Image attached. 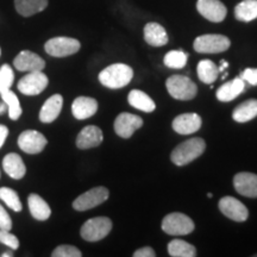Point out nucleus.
Returning a JSON list of instances; mask_svg holds the SVG:
<instances>
[{"mask_svg": "<svg viewBox=\"0 0 257 257\" xmlns=\"http://www.w3.org/2000/svg\"><path fill=\"white\" fill-rule=\"evenodd\" d=\"M112 230V221L107 217H95L82 225L80 234L87 242H98L104 239Z\"/></svg>", "mask_w": 257, "mask_h": 257, "instance_id": "20e7f679", "label": "nucleus"}, {"mask_svg": "<svg viewBox=\"0 0 257 257\" xmlns=\"http://www.w3.org/2000/svg\"><path fill=\"white\" fill-rule=\"evenodd\" d=\"M219 68L211 60H201L198 64V76L200 81L212 85L219 76Z\"/></svg>", "mask_w": 257, "mask_h": 257, "instance_id": "cd10ccee", "label": "nucleus"}, {"mask_svg": "<svg viewBox=\"0 0 257 257\" xmlns=\"http://www.w3.org/2000/svg\"><path fill=\"white\" fill-rule=\"evenodd\" d=\"M63 98L61 94L51 95L48 100L44 102L40 111V120L42 123H51L59 117L62 110Z\"/></svg>", "mask_w": 257, "mask_h": 257, "instance_id": "6ab92c4d", "label": "nucleus"}, {"mask_svg": "<svg viewBox=\"0 0 257 257\" xmlns=\"http://www.w3.org/2000/svg\"><path fill=\"white\" fill-rule=\"evenodd\" d=\"M257 117V99H249L237 106L232 112L233 120L237 123H246Z\"/></svg>", "mask_w": 257, "mask_h": 257, "instance_id": "b1692460", "label": "nucleus"}, {"mask_svg": "<svg viewBox=\"0 0 257 257\" xmlns=\"http://www.w3.org/2000/svg\"><path fill=\"white\" fill-rule=\"evenodd\" d=\"M231 46L229 38L224 35H202L195 38L194 50L200 54H219L226 51Z\"/></svg>", "mask_w": 257, "mask_h": 257, "instance_id": "39448f33", "label": "nucleus"}, {"mask_svg": "<svg viewBox=\"0 0 257 257\" xmlns=\"http://www.w3.org/2000/svg\"><path fill=\"white\" fill-rule=\"evenodd\" d=\"M195 225L188 216L184 213H169L162 220V230L170 236H185L194 230Z\"/></svg>", "mask_w": 257, "mask_h": 257, "instance_id": "423d86ee", "label": "nucleus"}, {"mask_svg": "<svg viewBox=\"0 0 257 257\" xmlns=\"http://www.w3.org/2000/svg\"><path fill=\"white\" fill-rule=\"evenodd\" d=\"M14 256V253L12 252H4V253H2V257H12Z\"/></svg>", "mask_w": 257, "mask_h": 257, "instance_id": "79ce46f5", "label": "nucleus"}, {"mask_svg": "<svg viewBox=\"0 0 257 257\" xmlns=\"http://www.w3.org/2000/svg\"><path fill=\"white\" fill-rule=\"evenodd\" d=\"M9 136V128L5 125L0 124V148L4 146L6 138Z\"/></svg>", "mask_w": 257, "mask_h": 257, "instance_id": "58836bf2", "label": "nucleus"}, {"mask_svg": "<svg viewBox=\"0 0 257 257\" xmlns=\"http://www.w3.org/2000/svg\"><path fill=\"white\" fill-rule=\"evenodd\" d=\"M81 48L78 40L72 37H54L47 41L44 49L47 54L54 57H67L76 54Z\"/></svg>", "mask_w": 257, "mask_h": 257, "instance_id": "0eeeda50", "label": "nucleus"}, {"mask_svg": "<svg viewBox=\"0 0 257 257\" xmlns=\"http://www.w3.org/2000/svg\"><path fill=\"white\" fill-rule=\"evenodd\" d=\"M219 210L225 217L238 223L245 221L249 217L248 208L244 206L243 202L233 197L221 198L219 200Z\"/></svg>", "mask_w": 257, "mask_h": 257, "instance_id": "9b49d317", "label": "nucleus"}, {"mask_svg": "<svg viewBox=\"0 0 257 257\" xmlns=\"http://www.w3.org/2000/svg\"><path fill=\"white\" fill-rule=\"evenodd\" d=\"M201 127V118L197 113L180 114L173 120V128L180 135H192Z\"/></svg>", "mask_w": 257, "mask_h": 257, "instance_id": "f3484780", "label": "nucleus"}, {"mask_svg": "<svg viewBox=\"0 0 257 257\" xmlns=\"http://www.w3.org/2000/svg\"><path fill=\"white\" fill-rule=\"evenodd\" d=\"M0 229L9 231L12 229V219L3 205H0Z\"/></svg>", "mask_w": 257, "mask_h": 257, "instance_id": "e433bc0d", "label": "nucleus"}, {"mask_svg": "<svg viewBox=\"0 0 257 257\" xmlns=\"http://www.w3.org/2000/svg\"><path fill=\"white\" fill-rule=\"evenodd\" d=\"M243 81H246L249 85L257 86V68L244 69L239 76Z\"/></svg>", "mask_w": 257, "mask_h": 257, "instance_id": "c9c22d12", "label": "nucleus"}, {"mask_svg": "<svg viewBox=\"0 0 257 257\" xmlns=\"http://www.w3.org/2000/svg\"><path fill=\"white\" fill-rule=\"evenodd\" d=\"M237 21L249 23L257 18V0H243L234 8Z\"/></svg>", "mask_w": 257, "mask_h": 257, "instance_id": "bb28decb", "label": "nucleus"}, {"mask_svg": "<svg viewBox=\"0 0 257 257\" xmlns=\"http://www.w3.org/2000/svg\"><path fill=\"white\" fill-rule=\"evenodd\" d=\"M0 200L5 202L8 206L15 212H21L23 208L21 199H19L18 193L15 189L9 187L0 188Z\"/></svg>", "mask_w": 257, "mask_h": 257, "instance_id": "2f4dec72", "label": "nucleus"}, {"mask_svg": "<svg viewBox=\"0 0 257 257\" xmlns=\"http://www.w3.org/2000/svg\"><path fill=\"white\" fill-rule=\"evenodd\" d=\"M14 64L19 72H41L46 67V61L30 50H23L16 56Z\"/></svg>", "mask_w": 257, "mask_h": 257, "instance_id": "4468645a", "label": "nucleus"}, {"mask_svg": "<svg viewBox=\"0 0 257 257\" xmlns=\"http://www.w3.org/2000/svg\"><path fill=\"white\" fill-rule=\"evenodd\" d=\"M168 252L173 257H195L197 249L191 243L181 239H174L168 244Z\"/></svg>", "mask_w": 257, "mask_h": 257, "instance_id": "c85d7f7f", "label": "nucleus"}, {"mask_svg": "<svg viewBox=\"0 0 257 257\" xmlns=\"http://www.w3.org/2000/svg\"><path fill=\"white\" fill-rule=\"evenodd\" d=\"M237 193L246 198H257V175L253 173H238L233 178Z\"/></svg>", "mask_w": 257, "mask_h": 257, "instance_id": "2eb2a0df", "label": "nucleus"}, {"mask_svg": "<svg viewBox=\"0 0 257 257\" xmlns=\"http://www.w3.org/2000/svg\"><path fill=\"white\" fill-rule=\"evenodd\" d=\"M245 88V81H243L240 78L233 79L232 81L225 82L221 85L217 91V98L219 101H231L236 99L239 94H242Z\"/></svg>", "mask_w": 257, "mask_h": 257, "instance_id": "4be33fe9", "label": "nucleus"}, {"mask_svg": "<svg viewBox=\"0 0 257 257\" xmlns=\"http://www.w3.org/2000/svg\"><path fill=\"white\" fill-rule=\"evenodd\" d=\"M104 140L102 131L94 125H88L83 127L76 137V147L79 149H91V148L99 147Z\"/></svg>", "mask_w": 257, "mask_h": 257, "instance_id": "dca6fc26", "label": "nucleus"}, {"mask_svg": "<svg viewBox=\"0 0 257 257\" xmlns=\"http://www.w3.org/2000/svg\"><path fill=\"white\" fill-rule=\"evenodd\" d=\"M212 197H213V195H212V193H208V194H207V198H212Z\"/></svg>", "mask_w": 257, "mask_h": 257, "instance_id": "37998d69", "label": "nucleus"}, {"mask_svg": "<svg viewBox=\"0 0 257 257\" xmlns=\"http://www.w3.org/2000/svg\"><path fill=\"white\" fill-rule=\"evenodd\" d=\"M0 243L5 244L12 250H17L19 248V240L15 234L10 233L9 230L0 229Z\"/></svg>", "mask_w": 257, "mask_h": 257, "instance_id": "f704fd0d", "label": "nucleus"}, {"mask_svg": "<svg viewBox=\"0 0 257 257\" xmlns=\"http://www.w3.org/2000/svg\"><path fill=\"white\" fill-rule=\"evenodd\" d=\"M0 95H2L3 101H4L6 106H8L9 117L11 118L12 120L19 119L23 110H22L21 102H19V99L18 96L16 95V93L12 92L11 89H6V91L0 93Z\"/></svg>", "mask_w": 257, "mask_h": 257, "instance_id": "c756f323", "label": "nucleus"}, {"mask_svg": "<svg viewBox=\"0 0 257 257\" xmlns=\"http://www.w3.org/2000/svg\"><path fill=\"white\" fill-rule=\"evenodd\" d=\"M227 67H229V63H227L225 60H221L220 67H219V72H225V69H226Z\"/></svg>", "mask_w": 257, "mask_h": 257, "instance_id": "ea45409f", "label": "nucleus"}, {"mask_svg": "<svg viewBox=\"0 0 257 257\" xmlns=\"http://www.w3.org/2000/svg\"><path fill=\"white\" fill-rule=\"evenodd\" d=\"M188 55L184 50H172L166 54L163 62L168 68L182 69L187 64Z\"/></svg>", "mask_w": 257, "mask_h": 257, "instance_id": "7c9ffc66", "label": "nucleus"}, {"mask_svg": "<svg viewBox=\"0 0 257 257\" xmlns=\"http://www.w3.org/2000/svg\"><path fill=\"white\" fill-rule=\"evenodd\" d=\"M3 168L10 178L19 180L23 179L25 173H27V167H25L23 160L18 154L11 153L8 154L3 160Z\"/></svg>", "mask_w": 257, "mask_h": 257, "instance_id": "412c9836", "label": "nucleus"}, {"mask_svg": "<svg viewBox=\"0 0 257 257\" xmlns=\"http://www.w3.org/2000/svg\"><path fill=\"white\" fill-rule=\"evenodd\" d=\"M156 252L155 250L150 246H144V248H141L136 250L134 252V257H155Z\"/></svg>", "mask_w": 257, "mask_h": 257, "instance_id": "4c0bfd02", "label": "nucleus"}, {"mask_svg": "<svg viewBox=\"0 0 257 257\" xmlns=\"http://www.w3.org/2000/svg\"><path fill=\"white\" fill-rule=\"evenodd\" d=\"M15 6L19 15L31 17L47 9L48 0H15Z\"/></svg>", "mask_w": 257, "mask_h": 257, "instance_id": "a878e982", "label": "nucleus"}, {"mask_svg": "<svg viewBox=\"0 0 257 257\" xmlns=\"http://www.w3.org/2000/svg\"><path fill=\"white\" fill-rule=\"evenodd\" d=\"M197 10L202 17L212 23H220L227 15L226 6L220 0H198Z\"/></svg>", "mask_w": 257, "mask_h": 257, "instance_id": "f8f14e48", "label": "nucleus"}, {"mask_svg": "<svg viewBox=\"0 0 257 257\" xmlns=\"http://www.w3.org/2000/svg\"><path fill=\"white\" fill-rule=\"evenodd\" d=\"M144 40L152 47H163L168 43V35L162 25L152 22L144 27Z\"/></svg>", "mask_w": 257, "mask_h": 257, "instance_id": "aec40b11", "label": "nucleus"}, {"mask_svg": "<svg viewBox=\"0 0 257 257\" xmlns=\"http://www.w3.org/2000/svg\"><path fill=\"white\" fill-rule=\"evenodd\" d=\"M98 111V101L89 96H79L72 104V113L76 119H88Z\"/></svg>", "mask_w": 257, "mask_h": 257, "instance_id": "a211bd4d", "label": "nucleus"}, {"mask_svg": "<svg viewBox=\"0 0 257 257\" xmlns=\"http://www.w3.org/2000/svg\"><path fill=\"white\" fill-rule=\"evenodd\" d=\"M15 81V73L9 64L0 67V93L11 88Z\"/></svg>", "mask_w": 257, "mask_h": 257, "instance_id": "473e14b6", "label": "nucleus"}, {"mask_svg": "<svg viewBox=\"0 0 257 257\" xmlns=\"http://www.w3.org/2000/svg\"><path fill=\"white\" fill-rule=\"evenodd\" d=\"M48 141L43 134L36 130L23 131L18 137V146L24 153L30 155H36L44 150Z\"/></svg>", "mask_w": 257, "mask_h": 257, "instance_id": "9d476101", "label": "nucleus"}, {"mask_svg": "<svg viewBox=\"0 0 257 257\" xmlns=\"http://www.w3.org/2000/svg\"><path fill=\"white\" fill-rule=\"evenodd\" d=\"M169 94L178 100H192L198 93V87L185 75H173L166 82Z\"/></svg>", "mask_w": 257, "mask_h": 257, "instance_id": "7ed1b4c3", "label": "nucleus"}, {"mask_svg": "<svg viewBox=\"0 0 257 257\" xmlns=\"http://www.w3.org/2000/svg\"><path fill=\"white\" fill-rule=\"evenodd\" d=\"M53 257H81L82 253L76 246L68 245V244H64V245H60L51 252Z\"/></svg>", "mask_w": 257, "mask_h": 257, "instance_id": "72a5a7b5", "label": "nucleus"}, {"mask_svg": "<svg viewBox=\"0 0 257 257\" xmlns=\"http://www.w3.org/2000/svg\"><path fill=\"white\" fill-rule=\"evenodd\" d=\"M8 110V106H6V104L4 101L2 102V104H0V114H3L4 113V112Z\"/></svg>", "mask_w": 257, "mask_h": 257, "instance_id": "a19ab883", "label": "nucleus"}, {"mask_svg": "<svg viewBox=\"0 0 257 257\" xmlns=\"http://www.w3.org/2000/svg\"><path fill=\"white\" fill-rule=\"evenodd\" d=\"M127 100L128 104L133 107L143 112H153L156 108V105L153 99L147 93L140 91V89H133L128 93Z\"/></svg>", "mask_w": 257, "mask_h": 257, "instance_id": "393cba45", "label": "nucleus"}, {"mask_svg": "<svg viewBox=\"0 0 257 257\" xmlns=\"http://www.w3.org/2000/svg\"><path fill=\"white\" fill-rule=\"evenodd\" d=\"M0 56H2V49H0Z\"/></svg>", "mask_w": 257, "mask_h": 257, "instance_id": "c03bdc74", "label": "nucleus"}, {"mask_svg": "<svg viewBox=\"0 0 257 257\" xmlns=\"http://www.w3.org/2000/svg\"><path fill=\"white\" fill-rule=\"evenodd\" d=\"M134 70L130 66L124 63H114L106 67L99 74V81L105 87L119 89L127 86L133 80Z\"/></svg>", "mask_w": 257, "mask_h": 257, "instance_id": "f257e3e1", "label": "nucleus"}, {"mask_svg": "<svg viewBox=\"0 0 257 257\" xmlns=\"http://www.w3.org/2000/svg\"><path fill=\"white\" fill-rule=\"evenodd\" d=\"M28 205H29V210H30L31 216L34 217L35 219L44 221L50 218V214H51L50 206L48 205V202L44 200L43 198L40 197L38 194L32 193V194L29 195Z\"/></svg>", "mask_w": 257, "mask_h": 257, "instance_id": "5701e85b", "label": "nucleus"}, {"mask_svg": "<svg viewBox=\"0 0 257 257\" xmlns=\"http://www.w3.org/2000/svg\"><path fill=\"white\" fill-rule=\"evenodd\" d=\"M49 80L43 72H30L19 80L18 91L25 95H37L47 88Z\"/></svg>", "mask_w": 257, "mask_h": 257, "instance_id": "1a4fd4ad", "label": "nucleus"}, {"mask_svg": "<svg viewBox=\"0 0 257 257\" xmlns=\"http://www.w3.org/2000/svg\"><path fill=\"white\" fill-rule=\"evenodd\" d=\"M143 125V119L136 114L120 113L114 120V131L121 138H130Z\"/></svg>", "mask_w": 257, "mask_h": 257, "instance_id": "ddd939ff", "label": "nucleus"}, {"mask_svg": "<svg viewBox=\"0 0 257 257\" xmlns=\"http://www.w3.org/2000/svg\"><path fill=\"white\" fill-rule=\"evenodd\" d=\"M0 176H2V174H0Z\"/></svg>", "mask_w": 257, "mask_h": 257, "instance_id": "49530a36", "label": "nucleus"}, {"mask_svg": "<svg viewBox=\"0 0 257 257\" xmlns=\"http://www.w3.org/2000/svg\"><path fill=\"white\" fill-rule=\"evenodd\" d=\"M206 149V143L200 137H194L191 140L185 141L184 143L179 144L172 152L170 160L174 165L182 167L191 163L192 161L197 160L199 156L204 154Z\"/></svg>", "mask_w": 257, "mask_h": 257, "instance_id": "f03ea898", "label": "nucleus"}, {"mask_svg": "<svg viewBox=\"0 0 257 257\" xmlns=\"http://www.w3.org/2000/svg\"><path fill=\"white\" fill-rule=\"evenodd\" d=\"M255 257H257V253H256V255H255Z\"/></svg>", "mask_w": 257, "mask_h": 257, "instance_id": "a18cd8bd", "label": "nucleus"}, {"mask_svg": "<svg viewBox=\"0 0 257 257\" xmlns=\"http://www.w3.org/2000/svg\"><path fill=\"white\" fill-rule=\"evenodd\" d=\"M110 192L106 187L99 186V187H94L89 191L82 193L81 195H79L73 202L74 210L76 211H88L91 208H94L99 205H101L102 202H105L108 199Z\"/></svg>", "mask_w": 257, "mask_h": 257, "instance_id": "6e6552de", "label": "nucleus"}]
</instances>
